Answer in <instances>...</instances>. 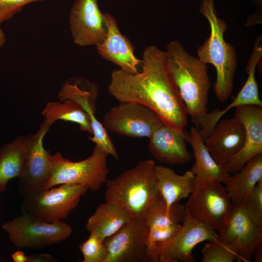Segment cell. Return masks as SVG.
Instances as JSON below:
<instances>
[{
	"mask_svg": "<svg viewBox=\"0 0 262 262\" xmlns=\"http://www.w3.org/2000/svg\"><path fill=\"white\" fill-rule=\"evenodd\" d=\"M105 114L102 125L120 135L148 137L164 123L150 109L137 102H120Z\"/></svg>",
	"mask_w": 262,
	"mask_h": 262,
	"instance_id": "9c48e42d",
	"label": "cell"
},
{
	"mask_svg": "<svg viewBox=\"0 0 262 262\" xmlns=\"http://www.w3.org/2000/svg\"><path fill=\"white\" fill-rule=\"evenodd\" d=\"M98 94L95 83L85 78L73 77L63 83L57 96L60 101L71 99L82 108L90 117L93 131V136H88V139L118 160L119 156L107 130L95 116Z\"/></svg>",
	"mask_w": 262,
	"mask_h": 262,
	"instance_id": "8fae6325",
	"label": "cell"
},
{
	"mask_svg": "<svg viewBox=\"0 0 262 262\" xmlns=\"http://www.w3.org/2000/svg\"><path fill=\"white\" fill-rule=\"evenodd\" d=\"M226 184L225 188L232 204H241L246 196L262 180V153L247 161Z\"/></svg>",
	"mask_w": 262,
	"mask_h": 262,
	"instance_id": "cb8c5ba5",
	"label": "cell"
},
{
	"mask_svg": "<svg viewBox=\"0 0 262 262\" xmlns=\"http://www.w3.org/2000/svg\"><path fill=\"white\" fill-rule=\"evenodd\" d=\"M142 71L120 69L111 74L108 91L119 102L140 103L153 111L168 127L177 131L187 125V112L179 91L166 68L164 51L155 45L143 51Z\"/></svg>",
	"mask_w": 262,
	"mask_h": 262,
	"instance_id": "6da1fadb",
	"label": "cell"
},
{
	"mask_svg": "<svg viewBox=\"0 0 262 262\" xmlns=\"http://www.w3.org/2000/svg\"><path fill=\"white\" fill-rule=\"evenodd\" d=\"M49 126L58 120L78 124L79 129L93 134L91 119L88 114L75 101L66 99L63 101L48 102L42 113Z\"/></svg>",
	"mask_w": 262,
	"mask_h": 262,
	"instance_id": "484cf974",
	"label": "cell"
},
{
	"mask_svg": "<svg viewBox=\"0 0 262 262\" xmlns=\"http://www.w3.org/2000/svg\"><path fill=\"white\" fill-rule=\"evenodd\" d=\"M13 245L19 249H40L69 238L71 227L60 220L46 223L26 212L1 225Z\"/></svg>",
	"mask_w": 262,
	"mask_h": 262,
	"instance_id": "8992f818",
	"label": "cell"
},
{
	"mask_svg": "<svg viewBox=\"0 0 262 262\" xmlns=\"http://www.w3.org/2000/svg\"><path fill=\"white\" fill-rule=\"evenodd\" d=\"M181 225V230L175 236L158 244V262H195L192 255L194 247L205 241L212 242L216 240L218 234L216 231L187 210Z\"/></svg>",
	"mask_w": 262,
	"mask_h": 262,
	"instance_id": "7c38bea8",
	"label": "cell"
},
{
	"mask_svg": "<svg viewBox=\"0 0 262 262\" xmlns=\"http://www.w3.org/2000/svg\"><path fill=\"white\" fill-rule=\"evenodd\" d=\"M156 166L152 160L141 161L115 179L107 180L105 201L119 204L132 216L143 218L147 209L160 195L156 184Z\"/></svg>",
	"mask_w": 262,
	"mask_h": 262,
	"instance_id": "277c9868",
	"label": "cell"
},
{
	"mask_svg": "<svg viewBox=\"0 0 262 262\" xmlns=\"http://www.w3.org/2000/svg\"><path fill=\"white\" fill-rule=\"evenodd\" d=\"M108 155L98 145L90 156L80 162H71L59 152L50 154L49 177L43 190L62 184H72L84 185L94 192L98 191L107 180Z\"/></svg>",
	"mask_w": 262,
	"mask_h": 262,
	"instance_id": "5b68a950",
	"label": "cell"
},
{
	"mask_svg": "<svg viewBox=\"0 0 262 262\" xmlns=\"http://www.w3.org/2000/svg\"><path fill=\"white\" fill-rule=\"evenodd\" d=\"M149 227L143 218L132 216L103 242V262H150L147 241Z\"/></svg>",
	"mask_w": 262,
	"mask_h": 262,
	"instance_id": "30bf717a",
	"label": "cell"
},
{
	"mask_svg": "<svg viewBox=\"0 0 262 262\" xmlns=\"http://www.w3.org/2000/svg\"><path fill=\"white\" fill-rule=\"evenodd\" d=\"M234 115L244 124L246 137L242 149L224 165L230 174L239 171L247 161L262 153V106H238Z\"/></svg>",
	"mask_w": 262,
	"mask_h": 262,
	"instance_id": "2e32d148",
	"label": "cell"
},
{
	"mask_svg": "<svg viewBox=\"0 0 262 262\" xmlns=\"http://www.w3.org/2000/svg\"><path fill=\"white\" fill-rule=\"evenodd\" d=\"M132 217L125 207L116 203L105 201L89 218L86 228L90 233H97L103 241L115 233Z\"/></svg>",
	"mask_w": 262,
	"mask_h": 262,
	"instance_id": "603a6c76",
	"label": "cell"
},
{
	"mask_svg": "<svg viewBox=\"0 0 262 262\" xmlns=\"http://www.w3.org/2000/svg\"><path fill=\"white\" fill-rule=\"evenodd\" d=\"M252 3L257 6V9H262V0H250Z\"/></svg>",
	"mask_w": 262,
	"mask_h": 262,
	"instance_id": "8d00e7d4",
	"label": "cell"
},
{
	"mask_svg": "<svg viewBox=\"0 0 262 262\" xmlns=\"http://www.w3.org/2000/svg\"><path fill=\"white\" fill-rule=\"evenodd\" d=\"M103 14L107 32L103 41L96 45L98 53L126 72L138 73V68L142 66V60L138 59L134 55L132 44L120 32L116 18L109 13Z\"/></svg>",
	"mask_w": 262,
	"mask_h": 262,
	"instance_id": "e0dca14e",
	"label": "cell"
},
{
	"mask_svg": "<svg viewBox=\"0 0 262 262\" xmlns=\"http://www.w3.org/2000/svg\"><path fill=\"white\" fill-rule=\"evenodd\" d=\"M199 12L207 19L211 27L209 37L197 49V57L205 64L213 65L216 70L213 85L217 99L224 102L233 89L234 77L237 66V55L234 47L224 38L227 22L217 16L214 0H202Z\"/></svg>",
	"mask_w": 262,
	"mask_h": 262,
	"instance_id": "3957f363",
	"label": "cell"
},
{
	"mask_svg": "<svg viewBox=\"0 0 262 262\" xmlns=\"http://www.w3.org/2000/svg\"><path fill=\"white\" fill-rule=\"evenodd\" d=\"M12 258L15 262H27V257L24 252L18 250L12 255Z\"/></svg>",
	"mask_w": 262,
	"mask_h": 262,
	"instance_id": "836d02e7",
	"label": "cell"
},
{
	"mask_svg": "<svg viewBox=\"0 0 262 262\" xmlns=\"http://www.w3.org/2000/svg\"><path fill=\"white\" fill-rule=\"evenodd\" d=\"M70 29L77 45H97L105 37L107 28L98 0H75L69 13Z\"/></svg>",
	"mask_w": 262,
	"mask_h": 262,
	"instance_id": "5bb4252c",
	"label": "cell"
},
{
	"mask_svg": "<svg viewBox=\"0 0 262 262\" xmlns=\"http://www.w3.org/2000/svg\"><path fill=\"white\" fill-rule=\"evenodd\" d=\"M262 22V9H257L254 14L247 17V20L245 26L249 27L255 25L261 24Z\"/></svg>",
	"mask_w": 262,
	"mask_h": 262,
	"instance_id": "d6a6232c",
	"label": "cell"
},
{
	"mask_svg": "<svg viewBox=\"0 0 262 262\" xmlns=\"http://www.w3.org/2000/svg\"><path fill=\"white\" fill-rule=\"evenodd\" d=\"M27 154L25 136L20 135L0 149V192L7 190L12 179L21 175Z\"/></svg>",
	"mask_w": 262,
	"mask_h": 262,
	"instance_id": "d4e9b609",
	"label": "cell"
},
{
	"mask_svg": "<svg viewBox=\"0 0 262 262\" xmlns=\"http://www.w3.org/2000/svg\"><path fill=\"white\" fill-rule=\"evenodd\" d=\"M216 240L230 244L236 249L238 262H249L254 249L262 243V228L252 222L242 204H232L227 225L218 234Z\"/></svg>",
	"mask_w": 262,
	"mask_h": 262,
	"instance_id": "9a60e30c",
	"label": "cell"
},
{
	"mask_svg": "<svg viewBox=\"0 0 262 262\" xmlns=\"http://www.w3.org/2000/svg\"><path fill=\"white\" fill-rule=\"evenodd\" d=\"M252 257L254 258L255 262H262V243L255 247L253 253Z\"/></svg>",
	"mask_w": 262,
	"mask_h": 262,
	"instance_id": "e575fe53",
	"label": "cell"
},
{
	"mask_svg": "<svg viewBox=\"0 0 262 262\" xmlns=\"http://www.w3.org/2000/svg\"><path fill=\"white\" fill-rule=\"evenodd\" d=\"M50 126L44 119L35 134L25 136L27 154L18 188L23 197L43 190L49 179L50 153L44 148L43 139Z\"/></svg>",
	"mask_w": 262,
	"mask_h": 262,
	"instance_id": "4fadbf2b",
	"label": "cell"
},
{
	"mask_svg": "<svg viewBox=\"0 0 262 262\" xmlns=\"http://www.w3.org/2000/svg\"><path fill=\"white\" fill-rule=\"evenodd\" d=\"M149 139V152L161 163L183 164L192 159V156L187 149L184 130L177 131L164 123Z\"/></svg>",
	"mask_w": 262,
	"mask_h": 262,
	"instance_id": "d6986e66",
	"label": "cell"
},
{
	"mask_svg": "<svg viewBox=\"0 0 262 262\" xmlns=\"http://www.w3.org/2000/svg\"><path fill=\"white\" fill-rule=\"evenodd\" d=\"M195 178L191 170L180 175L172 169L161 165L156 166L157 188L168 207L192 194Z\"/></svg>",
	"mask_w": 262,
	"mask_h": 262,
	"instance_id": "7402d4cb",
	"label": "cell"
},
{
	"mask_svg": "<svg viewBox=\"0 0 262 262\" xmlns=\"http://www.w3.org/2000/svg\"><path fill=\"white\" fill-rule=\"evenodd\" d=\"M44 0H0V25L20 12L27 4Z\"/></svg>",
	"mask_w": 262,
	"mask_h": 262,
	"instance_id": "4dcf8cb0",
	"label": "cell"
},
{
	"mask_svg": "<svg viewBox=\"0 0 262 262\" xmlns=\"http://www.w3.org/2000/svg\"><path fill=\"white\" fill-rule=\"evenodd\" d=\"M27 262H58L52 256L47 253L34 254L27 256Z\"/></svg>",
	"mask_w": 262,
	"mask_h": 262,
	"instance_id": "1f68e13d",
	"label": "cell"
},
{
	"mask_svg": "<svg viewBox=\"0 0 262 262\" xmlns=\"http://www.w3.org/2000/svg\"><path fill=\"white\" fill-rule=\"evenodd\" d=\"M202 262H232L238 259L236 249L229 244L217 240L206 243L202 249Z\"/></svg>",
	"mask_w": 262,
	"mask_h": 262,
	"instance_id": "83f0119b",
	"label": "cell"
},
{
	"mask_svg": "<svg viewBox=\"0 0 262 262\" xmlns=\"http://www.w3.org/2000/svg\"><path fill=\"white\" fill-rule=\"evenodd\" d=\"M186 213L185 206L179 202L168 207L160 195L147 209L143 219L149 228L163 229L175 224H181Z\"/></svg>",
	"mask_w": 262,
	"mask_h": 262,
	"instance_id": "4316f807",
	"label": "cell"
},
{
	"mask_svg": "<svg viewBox=\"0 0 262 262\" xmlns=\"http://www.w3.org/2000/svg\"><path fill=\"white\" fill-rule=\"evenodd\" d=\"M164 61L192 121L207 113L211 86L207 65L190 54L178 40L167 45Z\"/></svg>",
	"mask_w": 262,
	"mask_h": 262,
	"instance_id": "7a4b0ae2",
	"label": "cell"
},
{
	"mask_svg": "<svg viewBox=\"0 0 262 262\" xmlns=\"http://www.w3.org/2000/svg\"><path fill=\"white\" fill-rule=\"evenodd\" d=\"M255 70L256 66H251L246 69L248 77L246 82L234 100L224 109L221 110L220 109H215L211 113L207 112L193 120L196 126H202V129L199 131V133L203 141L213 131L221 117L230 109L243 105L262 106V101L260 98L255 78Z\"/></svg>",
	"mask_w": 262,
	"mask_h": 262,
	"instance_id": "44dd1931",
	"label": "cell"
},
{
	"mask_svg": "<svg viewBox=\"0 0 262 262\" xmlns=\"http://www.w3.org/2000/svg\"><path fill=\"white\" fill-rule=\"evenodd\" d=\"M242 204L252 222L257 227L262 228V180L245 197Z\"/></svg>",
	"mask_w": 262,
	"mask_h": 262,
	"instance_id": "f1b7e54d",
	"label": "cell"
},
{
	"mask_svg": "<svg viewBox=\"0 0 262 262\" xmlns=\"http://www.w3.org/2000/svg\"><path fill=\"white\" fill-rule=\"evenodd\" d=\"M186 139L192 147L196 159L191 170L195 176L192 194L209 179H214L226 184L231 175L224 165L218 164L214 161L196 128L192 127L189 132H186Z\"/></svg>",
	"mask_w": 262,
	"mask_h": 262,
	"instance_id": "ffe728a7",
	"label": "cell"
},
{
	"mask_svg": "<svg viewBox=\"0 0 262 262\" xmlns=\"http://www.w3.org/2000/svg\"><path fill=\"white\" fill-rule=\"evenodd\" d=\"M103 241L96 233H90L89 238L79 246L82 262H103L104 255Z\"/></svg>",
	"mask_w": 262,
	"mask_h": 262,
	"instance_id": "f546056e",
	"label": "cell"
},
{
	"mask_svg": "<svg viewBox=\"0 0 262 262\" xmlns=\"http://www.w3.org/2000/svg\"><path fill=\"white\" fill-rule=\"evenodd\" d=\"M23 197L21 212L46 223L64 219L78 205L88 188L83 185L62 184Z\"/></svg>",
	"mask_w": 262,
	"mask_h": 262,
	"instance_id": "52a82bcc",
	"label": "cell"
},
{
	"mask_svg": "<svg viewBox=\"0 0 262 262\" xmlns=\"http://www.w3.org/2000/svg\"><path fill=\"white\" fill-rule=\"evenodd\" d=\"M245 137L244 124L234 117L218 121L204 143L214 161L224 165L242 149Z\"/></svg>",
	"mask_w": 262,
	"mask_h": 262,
	"instance_id": "ac0fdd59",
	"label": "cell"
},
{
	"mask_svg": "<svg viewBox=\"0 0 262 262\" xmlns=\"http://www.w3.org/2000/svg\"><path fill=\"white\" fill-rule=\"evenodd\" d=\"M6 41V37L3 31L0 27V48L2 47Z\"/></svg>",
	"mask_w": 262,
	"mask_h": 262,
	"instance_id": "d590c367",
	"label": "cell"
},
{
	"mask_svg": "<svg viewBox=\"0 0 262 262\" xmlns=\"http://www.w3.org/2000/svg\"><path fill=\"white\" fill-rule=\"evenodd\" d=\"M232 204L225 187L214 179H209L190 196L185 206L194 217L207 223L219 233L229 221Z\"/></svg>",
	"mask_w": 262,
	"mask_h": 262,
	"instance_id": "ba28073f",
	"label": "cell"
}]
</instances>
